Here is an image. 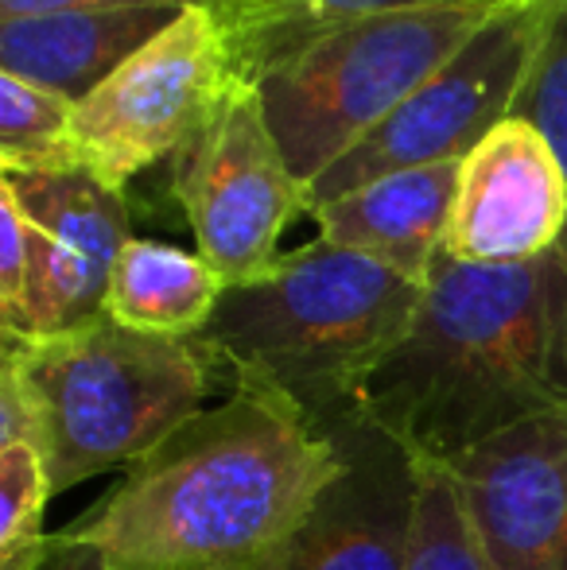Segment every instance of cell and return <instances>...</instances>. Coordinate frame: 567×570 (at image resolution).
Segmentation results:
<instances>
[{"label": "cell", "instance_id": "1", "mask_svg": "<svg viewBox=\"0 0 567 570\" xmlns=\"http://www.w3.org/2000/svg\"><path fill=\"white\" fill-rule=\"evenodd\" d=\"M342 470L326 428L257 376L125 465L62 543L109 570H281Z\"/></svg>", "mask_w": 567, "mask_h": 570}, {"label": "cell", "instance_id": "2", "mask_svg": "<svg viewBox=\"0 0 567 570\" xmlns=\"http://www.w3.org/2000/svg\"><path fill=\"white\" fill-rule=\"evenodd\" d=\"M358 415L412 454L447 462L537 420H567V261L462 264L439 256L401 350Z\"/></svg>", "mask_w": 567, "mask_h": 570}, {"label": "cell", "instance_id": "3", "mask_svg": "<svg viewBox=\"0 0 567 570\" xmlns=\"http://www.w3.org/2000/svg\"><path fill=\"white\" fill-rule=\"evenodd\" d=\"M424 307V284L315 237L265 276L226 287L198 342L331 428L358 415L365 384L401 350Z\"/></svg>", "mask_w": 567, "mask_h": 570}, {"label": "cell", "instance_id": "4", "mask_svg": "<svg viewBox=\"0 0 567 570\" xmlns=\"http://www.w3.org/2000/svg\"><path fill=\"white\" fill-rule=\"evenodd\" d=\"M0 365L20 376L39 415V454L55 497L117 465L234 392L229 368L198 338H156L109 315L59 338H0Z\"/></svg>", "mask_w": 567, "mask_h": 570}, {"label": "cell", "instance_id": "5", "mask_svg": "<svg viewBox=\"0 0 567 570\" xmlns=\"http://www.w3.org/2000/svg\"><path fill=\"white\" fill-rule=\"evenodd\" d=\"M517 0H436L315 36L257 78L276 144L303 187L381 128Z\"/></svg>", "mask_w": 567, "mask_h": 570}, {"label": "cell", "instance_id": "6", "mask_svg": "<svg viewBox=\"0 0 567 570\" xmlns=\"http://www.w3.org/2000/svg\"><path fill=\"white\" fill-rule=\"evenodd\" d=\"M234 70L218 16L183 8L151 43L78 101L82 171L125 190L159 159H179L222 114Z\"/></svg>", "mask_w": 567, "mask_h": 570}, {"label": "cell", "instance_id": "7", "mask_svg": "<svg viewBox=\"0 0 567 570\" xmlns=\"http://www.w3.org/2000/svg\"><path fill=\"white\" fill-rule=\"evenodd\" d=\"M172 195L187 214L198 256L226 279L250 284L281 261V237L307 214V187L292 171L257 86L237 82L222 114L175 159Z\"/></svg>", "mask_w": 567, "mask_h": 570}, {"label": "cell", "instance_id": "8", "mask_svg": "<svg viewBox=\"0 0 567 570\" xmlns=\"http://www.w3.org/2000/svg\"><path fill=\"white\" fill-rule=\"evenodd\" d=\"M532 51V0L486 28L454 62L420 86L381 128L307 187V206L331 203L393 171L459 164L478 140L514 117ZM307 210V214H311Z\"/></svg>", "mask_w": 567, "mask_h": 570}, {"label": "cell", "instance_id": "9", "mask_svg": "<svg viewBox=\"0 0 567 570\" xmlns=\"http://www.w3.org/2000/svg\"><path fill=\"white\" fill-rule=\"evenodd\" d=\"M0 183L20 203L31 245L28 342L59 338L106 315L114 264L133 240L125 190L94 179L90 171H0Z\"/></svg>", "mask_w": 567, "mask_h": 570}, {"label": "cell", "instance_id": "10", "mask_svg": "<svg viewBox=\"0 0 567 570\" xmlns=\"http://www.w3.org/2000/svg\"><path fill=\"white\" fill-rule=\"evenodd\" d=\"M490 570H567V420H537L439 462Z\"/></svg>", "mask_w": 567, "mask_h": 570}, {"label": "cell", "instance_id": "11", "mask_svg": "<svg viewBox=\"0 0 567 570\" xmlns=\"http://www.w3.org/2000/svg\"><path fill=\"white\" fill-rule=\"evenodd\" d=\"M567 237V171L532 120L509 117L462 156L443 256L529 264Z\"/></svg>", "mask_w": 567, "mask_h": 570}, {"label": "cell", "instance_id": "12", "mask_svg": "<svg viewBox=\"0 0 567 570\" xmlns=\"http://www.w3.org/2000/svg\"><path fill=\"white\" fill-rule=\"evenodd\" d=\"M326 431L342 451V470L319 497L281 570H409L417 454L365 415H346Z\"/></svg>", "mask_w": 567, "mask_h": 570}, {"label": "cell", "instance_id": "13", "mask_svg": "<svg viewBox=\"0 0 567 570\" xmlns=\"http://www.w3.org/2000/svg\"><path fill=\"white\" fill-rule=\"evenodd\" d=\"M459 164L381 175L350 195L315 206L311 222L331 245L370 256L428 287L431 268L447 245Z\"/></svg>", "mask_w": 567, "mask_h": 570}, {"label": "cell", "instance_id": "14", "mask_svg": "<svg viewBox=\"0 0 567 570\" xmlns=\"http://www.w3.org/2000/svg\"><path fill=\"white\" fill-rule=\"evenodd\" d=\"M175 8H78L0 20V70L82 101L175 20Z\"/></svg>", "mask_w": 567, "mask_h": 570}, {"label": "cell", "instance_id": "15", "mask_svg": "<svg viewBox=\"0 0 567 570\" xmlns=\"http://www.w3.org/2000/svg\"><path fill=\"white\" fill-rule=\"evenodd\" d=\"M226 295V279L198 253L133 237L109 279L106 315L137 334L198 338Z\"/></svg>", "mask_w": 567, "mask_h": 570}, {"label": "cell", "instance_id": "16", "mask_svg": "<svg viewBox=\"0 0 567 570\" xmlns=\"http://www.w3.org/2000/svg\"><path fill=\"white\" fill-rule=\"evenodd\" d=\"M436 0H214L211 12L226 31V47L242 82L257 86L261 75L307 47L315 36L370 16Z\"/></svg>", "mask_w": 567, "mask_h": 570}, {"label": "cell", "instance_id": "17", "mask_svg": "<svg viewBox=\"0 0 567 570\" xmlns=\"http://www.w3.org/2000/svg\"><path fill=\"white\" fill-rule=\"evenodd\" d=\"M0 171L62 175L82 171L78 101L0 70Z\"/></svg>", "mask_w": 567, "mask_h": 570}, {"label": "cell", "instance_id": "18", "mask_svg": "<svg viewBox=\"0 0 567 570\" xmlns=\"http://www.w3.org/2000/svg\"><path fill=\"white\" fill-rule=\"evenodd\" d=\"M55 501L51 473L36 446H0V570H39L51 556V532L43 528Z\"/></svg>", "mask_w": 567, "mask_h": 570}, {"label": "cell", "instance_id": "19", "mask_svg": "<svg viewBox=\"0 0 567 570\" xmlns=\"http://www.w3.org/2000/svg\"><path fill=\"white\" fill-rule=\"evenodd\" d=\"M514 117L548 136L567 171V0H532V51ZM560 253L567 261V237Z\"/></svg>", "mask_w": 567, "mask_h": 570}, {"label": "cell", "instance_id": "20", "mask_svg": "<svg viewBox=\"0 0 567 570\" xmlns=\"http://www.w3.org/2000/svg\"><path fill=\"white\" fill-rule=\"evenodd\" d=\"M417 520H412L409 570H490L451 478L439 462L420 458Z\"/></svg>", "mask_w": 567, "mask_h": 570}, {"label": "cell", "instance_id": "21", "mask_svg": "<svg viewBox=\"0 0 567 570\" xmlns=\"http://www.w3.org/2000/svg\"><path fill=\"white\" fill-rule=\"evenodd\" d=\"M28 292H31V245L20 203L0 183V338L28 342Z\"/></svg>", "mask_w": 567, "mask_h": 570}, {"label": "cell", "instance_id": "22", "mask_svg": "<svg viewBox=\"0 0 567 570\" xmlns=\"http://www.w3.org/2000/svg\"><path fill=\"white\" fill-rule=\"evenodd\" d=\"M211 8L214 0H0V20L12 16H43V12H78V8Z\"/></svg>", "mask_w": 567, "mask_h": 570}, {"label": "cell", "instance_id": "23", "mask_svg": "<svg viewBox=\"0 0 567 570\" xmlns=\"http://www.w3.org/2000/svg\"><path fill=\"white\" fill-rule=\"evenodd\" d=\"M39 570H109L94 556L90 548H75V543H62L59 535H51V556Z\"/></svg>", "mask_w": 567, "mask_h": 570}]
</instances>
